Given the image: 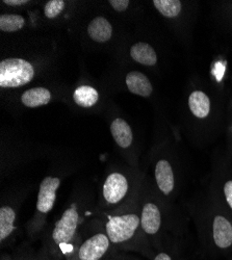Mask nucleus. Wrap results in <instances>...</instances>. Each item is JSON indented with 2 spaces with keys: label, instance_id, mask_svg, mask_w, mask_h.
Masks as SVG:
<instances>
[{
  "label": "nucleus",
  "instance_id": "obj_26",
  "mask_svg": "<svg viewBox=\"0 0 232 260\" xmlns=\"http://www.w3.org/2000/svg\"><path fill=\"white\" fill-rule=\"evenodd\" d=\"M132 260H136V259H132Z\"/></svg>",
  "mask_w": 232,
  "mask_h": 260
},
{
  "label": "nucleus",
  "instance_id": "obj_16",
  "mask_svg": "<svg viewBox=\"0 0 232 260\" xmlns=\"http://www.w3.org/2000/svg\"><path fill=\"white\" fill-rule=\"evenodd\" d=\"M98 92L89 85H82L74 91L73 99L75 103L81 107H91L98 101Z\"/></svg>",
  "mask_w": 232,
  "mask_h": 260
},
{
  "label": "nucleus",
  "instance_id": "obj_5",
  "mask_svg": "<svg viewBox=\"0 0 232 260\" xmlns=\"http://www.w3.org/2000/svg\"><path fill=\"white\" fill-rule=\"evenodd\" d=\"M142 230L154 251L159 250L162 245L159 234L163 228V213L156 202L147 201L141 210Z\"/></svg>",
  "mask_w": 232,
  "mask_h": 260
},
{
  "label": "nucleus",
  "instance_id": "obj_12",
  "mask_svg": "<svg viewBox=\"0 0 232 260\" xmlns=\"http://www.w3.org/2000/svg\"><path fill=\"white\" fill-rule=\"evenodd\" d=\"M112 136L117 143L123 149H127L132 144V132L130 126L122 119H116L111 125Z\"/></svg>",
  "mask_w": 232,
  "mask_h": 260
},
{
  "label": "nucleus",
  "instance_id": "obj_21",
  "mask_svg": "<svg viewBox=\"0 0 232 260\" xmlns=\"http://www.w3.org/2000/svg\"><path fill=\"white\" fill-rule=\"evenodd\" d=\"M65 8V2L62 0H49L45 6V16L49 19L57 17Z\"/></svg>",
  "mask_w": 232,
  "mask_h": 260
},
{
  "label": "nucleus",
  "instance_id": "obj_24",
  "mask_svg": "<svg viewBox=\"0 0 232 260\" xmlns=\"http://www.w3.org/2000/svg\"><path fill=\"white\" fill-rule=\"evenodd\" d=\"M27 0H4V4L8 6H22L27 4Z\"/></svg>",
  "mask_w": 232,
  "mask_h": 260
},
{
  "label": "nucleus",
  "instance_id": "obj_2",
  "mask_svg": "<svg viewBox=\"0 0 232 260\" xmlns=\"http://www.w3.org/2000/svg\"><path fill=\"white\" fill-rule=\"evenodd\" d=\"M201 238L205 248L213 255L232 252V218L221 209H215L205 218L201 227Z\"/></svg>",
  "mask_w": 232,
  "mask_h": 260
},
{
  "label": "nucleus",
  "instance_id": "obj_6",
  "mask_svg": "<svg viewBox=\"0 0 232 260\" xmlns=\"http://www.w3.org/2000/svg\"><path fill=\"white\" fill-rule=\"evenodd\" d=\"M130 189L128 178L120 172H113L105 179L102 186V197L108 205L122 203Z\"/></svg>",
  "mask_w": 232,
  "mask_h": 260
},
{
  "label": "nucleus",
  "instance_id": "obj_20",
  "mask_svg": "<svg viewBox=\"0 0 232 260\" xmlns=\"http://www.w3.org/2000/svg\"><path fill=\"white\" fill-rule=\"evenodd\" d=\"M180 255L181 253H179V251L173 246L168 247L163 245L159 250L155 251L150 260H181Z\"/></svg>",
  "mask_w": 232,
  "mask_h": 260
},
{
  "label": "nucleus",
  "instance_id": "obj_4",
  "mask_svg": "<svg viewBox=\"0 0 232 260\" xmlns=\"http://www.w3.org/2000/svg\"><path fill=\"white\" fill-rule=\"evenodd\" d=\"M35 76L32 64L21 58H7L0 62V86L19 88L31 81Z\"/></svg>",
  "mask_w": 232,
  "mask_h": 260
},
{
  "label": "nucleus",
  "instance_id": "obj_3",
  "mask_svg": "<svg viewBox=\"0 0 232 260\" xmlns=\"http://www.w3.org/2000/svg\"><path fill=\"white\" fill-rule=\"evenodd\" d=\"M107 232H96L80 240L75 252L68 260H108L118 254Z\"/></svg>",
  "mask_w": 232,
  "mask_h": 260
},
{
  "label": "nucleus",
  "instance_id": "obj_27",
  "mask_svg": "<svg viewBox=\"0 0 232 260\" xmlns=\"http://www.w3.org/2000/svg\"><path fill=\"white\" fill-rule=\"evenodd\" d=\"M231 128H232V127H231Z\"/></svg>",
  "mask_w": 232,
  "mask_h": 260
},
{
  "label": "nucleus",
  "instance_id": "obj_13",
  "mask_svg": "<svg viewBox=\"0 0 232 260\" xmlns=\"http://www.w3.org/2000/svg\"><path fill=\"white\" fill-rule=\"evenodd\" d=\"M89 36L98 43L108 42L112 38L113 27L109 21L103 17H97L91 21L88 27Z\"/></svg>",
  "mask_w": 232,
  "mask_h": 260
},
{
  "label": "nucleus",
  "instance_id": "obj_8",
  "mask_svg": "<svg viewBox=\"0 0 232 260\" xmlns=\"http://www.w3.org/2000/svg\"><path fill=\"white\" fill-rule=\"evenodd\" d=\"M59 185L60 179L56 176H47L41 182L37 200V212L39 216H44L52 210Z\"/></svg>",
  "mask_w": 232,
  "mask_h": 260
},
{
  "label": "nucleus",
  "instance_id": "obj_7",
  "mask_svg": "<svg viewBox=\"0 0 232 260\" xmlns=\"http://www.w3.org/2000/svg\"><path fill=\"white\" fill-rule=\"evenodd\" d=\"M154 180L163 197H171L177 187L175 170L170 160L160 158L154 166Z\"/></svg>",
  "mask_w": 232,
  "mask_h": 260
},
{
  "label": "nucleus",
  "instance_id": "obj_22",
  "mask_svg": "<svg viewBox=\"0 0 232 260\" xmlns=\"http://www.w3.org/2000/svg\"><path fill=\"white\" fill-rule=\"evenodd\" d=\"M10 260H54L44 248L39 253H23Z\"/></svg>",
  "mask_w": 232,
  "mask_h": 260
},
{
  "label": "nucleus",
  "instance_id": "obj_15",
  "mask_svg": "<svg viewBox=\"0 0 232 260\" xmlns=\"http://www.w3.org/2000/svg\"><path fill=\"white\" fill-rule=\"evenodd\" d=\"M51 99V93L45 88L29 89L23 93L21 100L27 107H38L46 105Z\"/></svg>",
  "mask_w": 232,
  "mask_h": 260
},
{
  "label": "nucleus",
  "instance_id": "obj_25",
  "mask_svg": "<svg viewBox=\"0 0 232 260\" xmlns=\"http://www.w3.org/2000/svg\"><path fill=\"white\" fill-rule=\"evenodd\" d=\"M108 260H132V258H130L128 255H126L125 253H120L119 252L118 254H116L115 256L111 257Z\"/></svg>",
  "mask_w": 232,
  "mask_h": 260
},
{
  "label": "nucleus",
  "instance_id": "obj_10",
  "mask_svg": "<svg viewBox=\"0 0 232 260\" xmlns=\"http://www.w3.org/2000/svg\"><path fill=\"white\" fill-rule=\"evenodd\" d=\"M126 85L132 94L142 97H149L153 91L150 80L139 71H131L127 74Z\"/></svg>",
  "mask_w": 232,
  "mask_h": 260
},
{
  "label": "nucleus",
  "instance_id": "obj_11",
  "mask_svg": "<svg viewBox=\"0 0 232 260\" xmlns=\"http://www.w3.org/2000/svg\"><path fill=\"white\" fill-rule=\"evenodd\" d=\"M17 218L16 211L9 205H4L0 208V242L5 246L6 242L14 233L15 221Z\"/></svg>",
  "mask_w": 232,
  "mask_h": 260
},
{
  "label": "nucleus",
  "instance_id": "obj_9",
  "mask_svg": "<svg viewBox=\"0 0 232 260\" xmlns=\"http://www.w3.org/2000/svg\"><path fill=\"white\" fill-rule=\"evenodd\" d=\"M189 112L197 119H206L212 111V101L206 93L197 90L188 96Z\"/></svg>",
  "mask_w": 232,
  "mask_h": 260
},
{
  "label": "nucleus",
  "instance_id": "obj_23",
  "mask_svg": "<svg viewBox=\"0 0 232 260\" xmlns=\"http://www.w3.org/2000/svg\"><path fill=\"white\" fill-rule=\"evenodd\" d=\"M109 3L117 12H123L129 6L128 0H110Z\"/></svg>",
  "mask_w": 232,
  "mask_h": 260
},
{
  "label": "nucleus",
  "instance_id": "obj_17",
  "mask_svg": "<svg viewBox=\"0 0 232 260\" xmlns=\"http://www.w3.org/2000/svg\"><path fill=\"white\" fill-rule=\"evenodd\" d=\"M219 187V197L222 209L232 218V176L221 177Z\"/></svg>",
  "mask_w": 232,
  "mask_h": 260
},
{
  "label": "nucleus",
  "instance_id": "obj_19",
  "mask_svg": "<svg viewBox=\"0 0 232 260\" xmlns=\"http://www.w3.org/2000/svg\"><path fill=\"white\" fill-rule=\"evenodd\" d=\"M25 20L19 15H2L0 16V29L7 32L18 31L24 26Z\"/></svg>",
  "mask_w": 232,
  "mask_h": 260
},
{
  "label": "nucleus",
  "instance_id": "obj_18",
  "mask_svg": "<svg viewBox=\"0 0 232 260\" xmlns=\"http://www.w3.org/2000/svg\"><path fill=\"white\" fill-rule=\"evenodd\" d=\"M154 7L165 18H176L182 10V5L179 0H154Z\"/></svg>",
  "mask_w": 232,
  "mask_h": 260
},
{
  "label": "nucleus",
  "instance_id": "obj_1",
  "mask_svg": "<svg viewBox=\"0 0 232 260\" xmlns=\"http://www.w3.org/2000/svg\"><path fill=\"white\" fill-rule=\"evenodd\" d=\"M104 230L119 252L135 251L149 259L155 253L142 230L141 215L136 212L108 214Z\"/></svg>",
  "mask_w": 232,
  "mask_h": 260
},
{
  "label": "nucleus",
  "instance_id": "obj_14",
  "mask_svg": "<svg viewBox=\"0 0 232 260\" xmlns=\"http://www.w3.org/2000/svg\"><path fill=\"white\" fill-rule=\"evenodd\" d=\"M131 57L145 66H154L157 62V55L155 50L147 43H137L130 49Z\"/></svg>",
  "mask_w": 232,
  "mask_h": 260
}]
</instances>
